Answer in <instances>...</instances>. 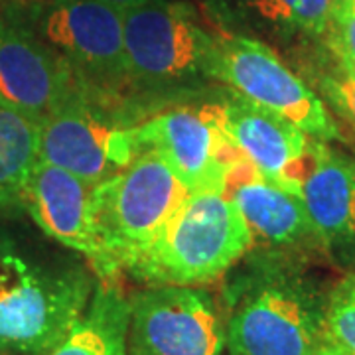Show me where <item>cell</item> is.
I'll return each instance as SVG.
<instances>
[{"label": "cell", "mask_w": 355, "mask_h": 355, "mask_svg": "<svg viewBox=\"0 0 355 355\" xmlns=\"http://www.w3.org/2000/svg\"><path fill=\"white\" fill-rule=\"evenodd\" d=\"M253 247L251 231L225 193H190L127 270L153 286H200L223 277Z\"/></svg>", "instance_id": "cell-1"}, {"label": "cell", "mask_w": 355, "mask_h": 355, "mask_svg": "<svg viewBox=\"0 0 355 355\" xmlns=\"http://www.w3.org/2000/svg\"><path fill=\"white\" fill-rule=\"evenodd\" d=\"M91 291L83 270H51L0 241V354H48L83 316Z\"/></svg>", "instance_id": "cell-2"}, {"label": "cell", "mask_w": 355, "mask_h": 355, "mask_svg": "<svg viewBox=\"0 0 355 355\" xmlns=\"http://www.w3.org/2000/svg\"><path fill=\"white\" fill-rule=\"evenodd\" d=\"M188 196L184 182L153 150H140L127 168L93 186L95 227L114 275L156 239Z\"/></svg>", "instance_id": "cell-3"}, {"label": "cell", "mask_w": 355, "mask_h": 355, "mask_svg": "<svg viewBox=\"0 0 355 355\" xmlns=\"http://www.w3.org/2000/svg\"><path fill=\"white\" fill-rule=\"evenodd\" d=\"M324 343V304L302 280L266 275L235 296L225 345L231 355H314Z\"/></svg>", "instance_id": "cell-4"}, {"label": "cell", "mask_w": 355, "mask_h": 355, "mask_svg": "<svg viewBox=\"0 0 355 355\" xmlns=\"http://www.w3.org/2000/svg\"><path fill=\"white\" fill-rule=\"evenodd\" d=\"M123 44L128 81L172 85L209 77L217 38L188 4L148 0L123 12Z\"/></svg>", "instance_id": "cell-5"}, {"label": "cell", "mask_w": 355, "mask_h": 355, "mask_svg": "<svg viewBox=\"0 0 355 355\" xmlns=\"http://www.w3.org/2000/svg\"><path fill=\"white\" fill-rule=\"evenodd\" d=\"M209 77L249 103L292 123L310 139L322 142L340 139L338 125L324 99L259 40L217 38Z\"/></svg>", "instance_id": "cell-6"}, {"label": "cell", "mask_w": 355, "mask_h": 355, "mask_svg": "<svg viewBox=\"0 0 355 355\" xmlns=\"http://www.w3.org/2000/svg\"><path fill=\"white\" fill-rule=\"evenodd\" d=\"M140 150H153L190 193H223L229 170L243 158L225 130L219 103L172 107L135 125Z\"/></svg>", "instance_id": "cell-7"}, {"label": "cell", "mask_w": 355, "mask_h": 355, "mask_svg": "<svg viewBox=\"0 0 355 355\" xmlns=\"http://www.w3.org/2000/svg\"><path fill=\"white\" fill-rule=\"evenodd\" d=\"M140 153L135 127L123 125L87 97L73 95L40 123V160L97 186Z\"/></svg>", "instance_id": "cell-8"}, {"label": "cell", "mask_w": 355, "mask_h": 355, "mask_svg": "<svg viewBox=\"0 0 355 355\" xmlns=\"http://www.w3.org/2000/svg\"><path fill=\"white\" fill-rule=\"evenodd\" d=\"M128 306L130 355H221L225 349V320L203 288L150 286Z\"/></svg>", "instance_id": "cell-9"}, {"label": "cell", "mask_w": 355, "mask_h": 355, "mask_svg": "<svg viewBox=\"0 0 355 355\" xmlns=\"http://www.w3.org/2000/svg\"><path fill=\"white\" fill-rule=\"evenodd\" d=\"M38 34L87 85L128 81L123 12L93 0H50L38 18Z\"/></svg>", "instance_id": "cell-10"}, {"label": "cell", "mask_w": 355, "mask_h": 355, "mask_svg": "<svg viewBox=\"0 0 355 355\" xmlns=\"http://www.w3.org/2000/svg\"><path fill=\"white\" fill-rule=\"evenodd\" d=\"M87 87L32 28L0 18V103L42 123Z\"/></svg>", "instance_id": "cell-11"}, {"label": "cell", "mask_w": 355, "mask_h": 355, "mask_svg": "<svg viewBox=\"0 0 355 355\" xmlns=\"http://www.w3.org/2000/svg\"><path fill=\"white\" fill-rule=\"evenodd\" d=\"M20 205L46 235L81 253L101 279L114 277L93 217V186L58 166L38 160Z\"/></svg>", "instance_id": "cell-12"}, {"label": "cell", "mask_w": 355, "mask_h": 355, "mask_svg": "<svg viewBox=\"0 0 355 355\" xmlns=\"http://www.w3.org/2000/svg\"><path fill=\"white\" fill-rule=\"evenodd\" d=\"M219 109L225 130L243 158L266 180L300 198L314 139L233 91L223 97Z\"/></svg>", "instance_id": "cell-13"}, {"label": "cell", "mask_w": 355, "mask_h": 355, "mask_svg": "<svg viewBox=\"0 0 355 355\" xmlns=\"http://www.w3.org/2000/svg\"><path fill=\"white\" fill-rule=\"evenodd\" d=\"M223 193L237 205L253 245L292 247L316 237L302 200L266 180L245 158L229 170Z\"/></svg>", "instance_id": "cell-14"}, {"label": "cell", "mask_w": 355, "mask_h": 355, "mask_svg": "<svg viewBox=\"0 0 355 355\" xmlns=\"http://www.w3.org/2000/svg\"><path fill=\"white\" fill-rule=\"evenodd\" d=\"M300 200L312 231L328 247H355V166L328 142H312Z\"/></svg>", "instance_id": "cell-15"}, {"label": "cell", "mask_w": 355, "mask_h": 355, "mask_svg": "<svg viewBox=\"0 0 355 355\" xmlns=\"http://www.w3.org/2000/svg\"><path fill=\"white\" fill-rule=\"evenodd\" d=\"M128 298L114 284L93 292L83 316L62 342L46 355H130Z\"/></svg>", "instance_id": "cell-16"}, {"label": "cell", "mask_w": 355, "mask_h": 355, "mask_svg": "<svg viewBox=\"0 0 355 355\" xmlns=\"http://www.w3.org/2000/svg\"><path fill=\"white\" fill-rule=\"evenodd\" d=\"M40 160V121L0 103V211L20 205Z\"/></svg>", "instance_id": "cell-17"}, {"label": "cell", "mask_w": 355, "mask_h": 355, "mask_svg": "<svg viewBox=\"0 0 355 355\" xmlns=\"http://www.w3.org/2000/svg\"><path fill=\"white\" fill-rule=\"evenodd\" d=\"M254 14L280 32L324 36L334 0H245Z\"/></svg>", "instance_id": "cell-18"}, {"label": "cell", "mask_w": 355, "mask_h": 355, "mask_svg": "<svg viewBox=\"0 0 355 355\" xmlns=\"http://www.w3.org/2000/svg\"><path fill=\"white\" fill-rule=\"evenodd\" d=\"M324 340L355 355V272L334 286L324 304Z\"/></svg>", "instance_id": "cell-19"}, {"label": "cell", "mask_w": 355, "mask_h": 355, "mask_svg": "<svg viewBox=\"0 0 355 355\" xmlns=\"http://www.w3.org/2000/svg\"><path fill=\"white\" fill-rule=\"evenodd\" d=\"M328 46L338 58L340 69L355 73V6L347 0H334L326 28Z\"/></svg>", "instance_id": "cell-20"}, {"label": "cell", "mask_w": 355, "mask_h": 355, "mask_svg": "<svg viewBox=\"0 0 355 355\" xmlns=\"http://www.w3.org/2000/svg\"><path fill=\"white\" fill-rule=\"evenodd\" d=\"M322 89L336 111L355 127V73L338 67L336 73L322 81Z\"/></svg>", "instance_id": "cell-21"}, {"label": "cell", "mask_w": 355, "mask_h": 355, "mask_svg": "<svg viewBox=\"0 0 355 355\" xmlns=\"http://www.w3.org/2000/svg\"><path fill=\"white\" fill-rule=\"evenodd\" d=\"M93 2H101V4H107V6H111L114 10H119V12H125L128 8L140 6V4H144L148 0H93Z\"/></svg>", "instance_id": "cell-22"}, {"label": "cell", "mask_w": 355, "mask_h": 355, "mask_svg": "<svg viewBox=\"0 0 355 355\" xmlns=\"http://www.w3.org/2000/svg\"><path fill=\"white\" fill-rule=\"evenodd\" d=\"M314 355H347V354H343L342 349H338L336 345H331V343H328L326 340H324V343L318 347V352Z\"/></svg>", "instance_id": "cell-23"}, {"label": "cell", "mask_w": 355, "mask_h": 355, "mask_svg": "<svg viewBox=\"0 0 355 355\" xmlns=\"http://www.w3.org/2000/svg\"><path fill=\"white\" fill-rule=\"evenodd\" d=\"M347 2H352V4H354V6H355V0H347Z\"/></svg>", "instance_id": "cell-24"}]
</instances>
